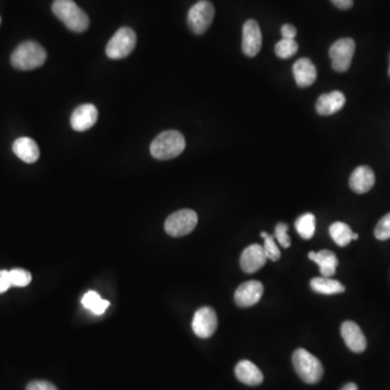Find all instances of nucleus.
<instances>
[{
    "label": "nucleus",
    "instance_id": "20",
    "mask_svg": "<svg viewBox=\"0 0 390 390\" xmlns=\"http://www.w3.org/2000/svg\"><path fill=\"white\" fill-rule=\"evenodd\" d=\"M308 257L318 265L322 277L331 278L336 273V268L339 266V259L333 252L328 251V249H324L318 253L310 252Z\"/></svg>",
    "mask_w": 390,
    "mask_h": 390
},
{
    "label": "nucleus",
    "instance_id": "13",
    "mask_svg": "<svg viewBox=\"0 0 390 390\" xmlns=\"http://www.w3.org/2000/svg\"><path fill=\"white\" fill-rule=\"evenodd\" d=\"M341 334L345 344L352 352L361 354L367 349V339L362 333L361 328L354 321H345L341 324Z\"/></svg>",
    "mask_w": 390,
    "mask_h": 390
},
{
    "label": "nucleus",
    "instance_id": "9",
    "mask_svg": "<svg viewBox=\"0 0 390 390\" xmlns=\"http://www.w3.org/2000/svg\"><path fill=\"white\" fill-rule=\"evenodd\" d=\"M217 315L212 308H201L194 315L192 328H193L195 335L199 336V339H208L210 336L214 335L215 332L217 330Z\"/></svg>",
    "mask_w": 390,
    "mask_h": 390
},
{
    "label": "nucleus",
    "instance_id": "4",
    "mask_svg": "<svg viewBox=\"0 0 390 390\" xmlns=\"http://www.w3.org/2000/svg\"><path fill=\"white\" fill-rule=\"evenodd\" d=\"M293 365L298 376L307 384H317L324 378V365L306 349H297L293 354Z\"/></svg>",
    "mask_w": 390,
    "mask_h": 390
},
{
    "label": "nucleus",
    "instance_id": "26",
    "mask_svg": "<svg viewBox=\"0 0 390 390\" xmlns=\"http://www.w3.org/2000/svg\"><path fill=\"white\" fill-rule=\"evenodd\" d=\"M261 238H264V251L266 254L267 258L272 261H278L281 258V252L278 247L277 243L274 242V238L272 235L266 232H261Z\"/></svg>",
    "mask_w": 390,
    "mask_h": 390
},
{
    "label": "nucleus",
    "instance_id": "21",
    "mask_svg": "<svg viewBox=\"0 0 390 390\" xmlns=\"http://www.w3.org/2000/svg\"><path fill=\"white\" fill-rule=\"evenodd\" d=\"M310 287L313 291L319 294L334 295L345 292V287L341 282L330 278H313Z\"/></svg>",
    "mask_w": 390,
    "mask_h": 390
},
{
    "label": "nucleus",
    "instance_id": "29",
    "mask_svg": "<svg viewBox=\"0 0 390 390\" xmlns=\"http://www.w3.org/2000/svg\"><path fill=\"white\" fill-rule=\"evenodd\" d=\"M287 230H289L287 223H280L276 227V235L274 236L279 241L280 245L284 248L290 247L291 244H292V241L287 234Z\"/></svg>",
    "mask_w": 390,
    "mask_h": 390
},
{
    "label": "nucleus",
    "instance_id": "10",
    "mask_svg": "<svg viewBox=\"0 0 390 390\" xmlns=\"http://www.w3.org/2000/svg\"><path fill=\"white\" fill-rule=\"evenodd\" d=\"M263 46V35L260 27L255 20H248L243 26L242 50L244 55L253 58L258 55Z\"/></svg>",
    "mask_w": 390,
    "mask_h": 390
},
{
    "label": "nucleus",
    "instance_id": "14",
    "mask_svg": "<svg viewBox=\"0 0 390 390\" xmlns=\"http://www.w3.org/2000/svg\"><path fill=\"white\" fill-rule=\"evenodd\" d=\"M267 258L265 254L264 246L259 244H253L244 249L241 255V268L246 273H254L266 265Z\"/></svg>",
    "mask_w": 390,
    "mask_h": 390
},
{
    "label": "nucleus",
    "instance_id": "3",
    "mask_svg": "<svg viewBox=\"0 0 390 390\" xmlns=\"http://www.w3.org/2000/svg\"><path fill=\"white\" fill-rule=\"evenodd\" d=\"M47 52L42 45L29 40L16 47L11 56V64L21 71L35 70L46 62Z\"/></svg>",
    "mask_w": 390,
    "mask_h": 390
},
{
    "label": "nucleus",
    "instance_id": "34",
    "mask_svg": "<svg viewBox=\"0 0 390 390\" xmlns=\"http://www.w3.org/2000/svg\"><path fill=\"white\" fill-rule=\"evenodd\" d=\"M341 390H358V386L354 382H348Z\"/></svg>",
    "mask_w": 390,
    "mask_h": 390
},
{
    "label": "nucleus",
    "instance_id": "12",
    "mask_svg": "<svg viewBox=\"0 0 390 390\" xmlns=\"http://www.w3.org/2000/svg\"><path fill=\"white\" fill-rule=\"evenodd\" d=\"M98 119V109L91 103L82 104L71 117V126L76 132H86L95 126Z\"/></svg>",
    "mask_w": 390,
    "mask_h": 390
},
{
    "label": "nucleus",
    "instance_id": "37",
    "mask_svg": "<svg viewBox=\"0 0 390 390\" xmlns=\"http://www.w3.org/2000/svg\"><path fill=\"white\" fill-rule=\"evenodd\" d=\"M0 22H1V19H0Z\"/></svg>",
    "mask_w": 390,
    "mask_h": 390
},
{
    "label": "nucleus",
    "instance_id": "22",
    "mask_svg": "<svg viewBox=\"0 0 390 390\" xmlns=\"http://www.w3.org/2000/svg\"><path fill=\"white\" fill-rule=\"evenodd\" d=\"M352 231L348 225L344 223H334L330 227V235L337 245L341 247L349 245L352 241Z\"/></svg>",
    "mask_w": 390,
    "mask_h": 390
},
{
    "label": "nucleus",
    "instance_id": "5",
    "mask_svg": "<svg viewBox=\"0 0 390 390\" xmlns=\"http://www.w3.org/2000/svg\"><path fill=\"white\" fill-rule=\"evenodd\" d=\"M137 44V35L130 27H122L110 39L106 46V56L112 60H121L134 51Z\"/></svg>",
    "mask_w": 390,
    "mask_h": 390
},
{
    "label": "nucleus",
    "instance_id": "1",
    "mask_svg": "<svg viewBox=\"0 0 390 390\" xmlns=\"http://www.w3.org/2000/svg\"><path fill=\"white\" fill-rule=\"evenodd\" d=\"M52 11L71 31L83 33L88 29L90 21L87 13L73 0H55L52 3Z\"/></svg>",
    "mask_w": 390,
    "mask_h": 390
},
{
    "label": "nucleus",
    "instance_id": "24",
    "mask_svg": "<svg viewBox=\"0 0 390 390\" xmlns=\"http://www.w3.org/2000/svg\"><path fill=\"white\" fill-rule=\"evenodd\" d=\"M82 304L86 309H89L91 313L98 315L104 313V311L110 306V302L108 300H102L99 296L98 293L93 292V291L85 294L83 300H82Z\"/></svg>",
    "mask_w": 390,
    "mask_h": 390
},
{
    "label": "nucleus",
    "instance_id": "6",
    "mask_svg": "<svg viewBox=\"0 0 390 390\" xmlns=\"http://www.w3.org/2000/svg\"><path fill=\"white\" fill-rule=\"evenodd\" d=\"M197 212L192 210H181L173 212L167 218L165 223V231L173 238H180L189 234L197 227Z\"/></svg>",
    "mask_w": 390,
    "mask_h": 390
},
{
    "label": "nucleus",
    "instance_id": "36",
    "mask_svg": "<svg viewBox=\"0 0 390 390\" xmlns=\"http://www.w3.org/2000/svg\"><path fill=\"white\" fill-rule=\"evenodd\" d=\"M389 76H390V66H389Z\"/></svg>",
    "mask_w": 390,
    "mask_h": 390
},
{
    "label": "nucleus",
    "instance_id": "31",
    "mask_svg": "<svg viewBox=\"0 0 390 390\" xmlns=\"http://www.w3.org/2000/svg\"><path fill=\"white\" fill-rule=\"evenodd\" d=\"M11 287L10 273L7 270H0V294L7 292Z\"/></svg>",
    "mask_w": 390,
    "mask_h": 390
},
{
    "label": "nucleus",
    "instance_id": "33",
    "mask_svg": "<svg viewBox=\"0 0 390 390\" xmlns=\"http://www.w3.org/2000/svg\"><path fill=\"white\" fill-rule=\"evenodd\" d=\"M336 8L348 10L354 5V0H331Z\"/></svg>",
    "mask_w": 390,
    "mask_h": 390
},
{
    "label": "nucleus",
    "instance_id": "35",
    "mask_svg": "<svg viewBox=\"0 0 390 390\" xmlns=\"http://www.w3.org/2000/svg\"><path fill=\"white\" fill-rule=\"evenodd\" d=\"M352 240H358V239H359V235L357 234V233H352Z\"/></svg>",
    "mask_w": 390,
    "mask_h": 390
},
{
    "label": "nucleus",
    "instance_id": "27",
    "mask_svg": "<svg viewBox=\"0 0 390 390\" xmlns=\"http://www.w3.org/2000/svg\"><path fill=\"white\" fill-rule=\"evenodd\" d=\"M10 273L11 284L12 287H27L32 282V274L24 269H12L9 271Z\"/></svg>",
    "mask_w": 390,
    "mask_h": 390
},
{
    "label": "nucleus",
    "instance_id": "32",
    "mask_svg": "<svg viewBox=\"0 0 390 390\" xmlns=\"http://www.w3.org/2000/svg\"><path fill=\"white\" fill-rule=\"evenodd\" d=\"M282 37L287 39H295L296 35H297V31L295 29V26L292 24H284L282 26L281 29Z\"/></svg>",
    "mask_w": 390,
    "mask_h": 390
},
{
    "label": "nucleus",
    "instance_id": "25",
    "mask_svg": "<svg viewBox=\"0 0 390 390\" xmlns=\"http://www.w3.org/2000/svg\"><path fill=\"white\" fill-rule=\"evenodd\" d=\"M274 50L280 59H290L297 53L298 44L295 39L282 38L276 45Z\"/></svg>",
    "mask_w": 390,
    "mask_h": 390
},
{
    "label": "nucleus",
    "instance_id": "8",
    "mask_svg": "<svg viewBox=\"0 0 390 390\" xmlns=\"http://www.w3.org/2000/svg\"><path fill=\"white\" fill-rule=\"evenodd\" d=\"M356 51V42L352 38H341L334 42L330 48V57L334 71L344 73L352 65V58Z\"/></svg>",
    "mask_w": 390,
    "mask_h": 390
},
{
    "label": "nucleus",
    "instance_id": "23",
    "mask_svg": "<svg viewBox=\"0 0 390 390\" xmlns=\"http://www.w3.org/2000/svg\"><path fill=\"white\" fill-rule=\"evenodd\" d=\"M295 228L297 230L298 234L305 240H310L315 235V215L307 212L304 214L295 221Z\"/></svg>",
    "mask_w": 390,
    "mask_h": 390
},
{
    "label": "nucleus",
    "instance_id": "17",
    "mask_svg": "<svg viewBox=\"0 0 390 390\" xmlns=\"http://www.w3.org/2000/svg\"><path fill=\"white\" fill-rule=\"evenodd\" d=\"M295 80L300 88H306L315 84L317 80V69L308 58L297 60L293 66Z\"/></svg>",
    "mask_w": 390,
    "mask_h": 390
},
{
    "label": "nucleus",
    "instance_id": "2",
    "mask_svg": "<svg viewBox=\"0 0 390 390\" xmlns=\"http://www.w3.org/2000/svg\"><path fill=\"white\" fill-rule=\"evenodd\" d=\"M186 147V140L181 132L167 130L158 134L151 143L153 158L160 160H173L180 156Z\"/></svg>",
    "mask_w": 390,
    "mask_h": 390
},
{
    "label": "nucleus",
    "instance_id": "16",
    "mask_svg": "<svg viewBox=\"0 0 390 390\" xmlns=\"http://www.w3.org/2000/svg\"><path fill=\"white\" fill-rule=\"evenodd\" d=\"M345 103H346V98H345L344 93L341 91H332V93H324L319 97L315 103V110L322 117H328V115L341 111L344 108Z\"/></svg>",
    "mask_w": 390,
    "mask_h": 390
},
{
    "label": "nucleus",
    "instance_id": "28",
    "mask_svg": "<svg viewBox=\"0 0 390 390\" xmlns=\"http://www.w3.org/2000/svg\"><path fill=\"white\" fill-rule=\"evenodd\" d=\"M374 234L378 240L386 241L390 239V212L378 221Z\"/></svg>",
    "mask_w": 390,
    "mask_h": 390
},
{
    "label": "nucleus",
    "instance_id": "11",
    "mask_svg": "<svg viewBox=\"0 0 390 390\" xmlns=\"http://www.w3.org/2000/svg\"><path fill=\"white\" fill-rule=\"evenodd\" d=\"M264 294V285L259 281H248L235 291L234 300L239 307L247 308L256 305Z\"/></svg>",
    "mask_w": 390,
    "mask_h": 390
},
{
    "label": "nucleus",
    "instance_id": "30",
    "mask_svg": "<svg viewBox=\"0 0 390 390\" xmlns=\"http://www.w3.org/2000/svg\"><path fill=\"white\" fill-rule=\"evenodd\" d=\"M26 390H58L53 384L45 380H34L29 382Z\"/></svg>",
    "mask_w": 390,
    "mask_h": 390
},
{
    "label": "nucleus",
    "instance_id": "7",
    "mask_svg": "<svg viewBox=\"0 0 390 390\" xmlns=\"http://www.w3.org/2000/svg\"><path fill=\"white\" fill-rule=\"evenodd\" d=\"M215 8L208 0H199L188 13V25L197 35L204 34L214 21Z\"/></svg>",
    "mask_w": 390,
    "mask_h": 390
},
{
    "label": "nucleus",
    "instance_id": "19",
    "mask_svg": "<svg viewBox=\"0 0 390 390\" xmlns=\"http://www.w3.org/2000/svg\"><path fill=\"white\" fill-rule=\"evenodd\" d=\"M12 150L20 160L27 164L35 163L40 156L38 145L29 137H21L16 139L13 143Z\"/></svg>",
    "mask_w": 390,
    "mask_h": 390
},
{
    "label": "nucleus",
    "instance_id": "18",
    "mask_svg": "<svg viewBox=\"0 0 390 390\" xmlns=\"http://www.w3.org/2000/svg\"><path fill=\"white\" fill-rule=\"evenodd\" d=\"M235 376L248 386H258L264 382V375L260 369L248 360H242L235 367Z\"/></svg>",
    "mask_w": 390,
    "mask_h": 390
},
{
    "label": "nucleus",
    "instance_id": "15",
    "mask_svg": "<svg viewBox=\"0 0 390 390\" xmlns=\"http://www.w3.org/2000/svg\"><path fill=\"white\" fill-rule=\"evenodd\" d=\"M375 184V175L372 168L369 166H359L354 169L349 179V186L352 191L358 194H365L372 189Z\"/></svg>",
    "mask_w": 390,
    "mask_h": 390
}]
</instances>
